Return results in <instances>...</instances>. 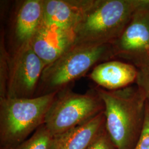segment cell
Segmentation results:
<instances>
[{"mask_svg": "<svg viewBox=\"0 0 149 149\" xmlns=\"http://www.w3.org/2000/svg\"><path fill=\"white\" fill-rule=\"evenodd\" d=\"M44 22V1L25 0L17 7L12 26L14 53L30 45Z\"/></svg>", "mask_w": 149, "mask_h": 149, "instance_id": "9c48e42d", "label": "cell"}, {"mask_svg": "<svg viewBox=\"0 0 149 149\" xmlns=\"http://www.w3.org/2000/svg\"><path fill=\"white\" fill-rule=\"evenodd\" d=\"M43 1L44 22L74 30L94 1V0Z\"/></svg>", "mask_w": 149, "mask_h": 149, "instance_id": "8fae6325", "label": "cell"}, {"mask_svg": "<svg viewBox=\"0 0 149 149\" xmlns=\"http://www.w3.org/2000/svg\"><path fill=\"white\" fill-rule=\"evenodd\" d=\"M104 109L103 101L95 88L83 94L67 88L57 93L44 124L55 136L86 122Z\"/></svg>", "mask_w": 149, "mask_h": 149, "instance_id": "5b68a950", "label": "cell"}, {"mask_svg": "<svg viewBox=\"0 0 149 149\" xmlns=\"http://www.w3.org/2000/svg\"><path fill=\"white\" fill-rule=\"evenodd\" d=\"M138 73L135 84L143 92L149 102V64L138 69Z\"/></svg>", "mask_w": 149, "mask_h": 149, "instance_id": "2e32d148", "label": "cell"}, {"mask_svg": "<svg viewBox=\"0 0 149 149\" xmlns=\"http://www.w3.org/2000/svg\"><path fill=\"white\" fill-rule=\"evenodd\" d=\"M138 73V69L133 65L113 59L96 65L88 77L100 87L117 90L134 84Z\"/></svg>", "mask_w": 149, "mask_h": 149, "instance_id": "30bf717a", "label": "cell"}, {"mask_svg": "<svg viewBox=\"0 0 149 149\" xmlns=\"http://www.w3.org/2000/svg\"><path fill=\"white\" fill-rule=\"evenodd\" d=\"M133 149H149V102L147 100L143 127Z\"/></svg>", "mask_w": 149, "mask_h": 149, "instance_id": "9a60e30c", "label": "cell"}, {"mask_svg": "<svg viewBox=\"0 0 149 149\" xmlns=\"http://www.w3.org/2000/svg\"><path fill=\"white\" fill-rule=\"evenodd\" d=\"M53 138L44 124L29 138L11 149H52Z\"/></svg>", "mask_w": 149, "mask_h": 149, "instance_id": "4fadbf2b", "label": "cell"}, {"mask_svg": "<svg viewBox=\"0 0 149 149\" xmlns=\"http://www.w3.org/2000/svg\"><path fill=\"white\" fill-rule=\"evenodd\" d=\"M74 29L43 22L30 46L47 66L74 44Z\"/></svg>", "mask_w": 149, "mask_h": 149, "instance_id": "ba28073f", "label": "cell"}, {"mask_svg": "<svg viewBox=\"0 0 149 149\" xmlns=\"http://www.w3.org/2000/svg\"><path fill=\"white\" fill-rule=\"evenodd\" d=\"M111 44L115 59L137 69L149 64V0L136 11L120 36Z\"/></svg>", "mask_w": 149, "mask_h": 149, "instance_id": "8992f818", "label": "cell"}, {"mask_svg": "<svg viewBox=\"0 0 149 149\" xmlns=\"http://www.w3.org/2000/svg\"><path fill=\"white\" fill-rule=\"evenodd\" d=\"M56 94L31 98H0L1 149L15 148L43 125Z\"/></svg>", "mask_w": 149, "mask_h": 149, "instance_id": "277c9868", "label": "cell"}, {"mask_svg": "<svg viewBox=\"0 0 149 149\" xmlns=\"http://www.w3.org/2000/svg\"><path fill=\"white\" fill-rule=\"evenodd\" d=\"M103 101L107 132L116 149H133L141 133L146 98L135 84L117 90L97 86Z\"/></svg>", "mask_w": 149, "mask_h": 149, "instance_id": "6da1fadb", "label": "cell"}, {"mask_svg": "<svg viewBox=\"0 0 149 149\" xmlns=\"http://www.w3.org/2000/svg\"><path fill=\"white\" fill-rule=\"evenodd\" d=\"M115 59L111 44L73 45L45 66L35 97L58 93L96 65Z\"/></svg>", "mask_w": 149, "mask_h": 149, "instance_id": "3957f363", "label": "cell"}, {"mask_svg": "<svg viewBox=\"0 0 149 149\" xmlns=\"http://www.w3.org/2000/svg\"><path fill=\"white\" fill-rule=\"evenodd\" d=\"M148 0H94L74 27V45L111 44Z\"/></svg>", "mask_w": 149, "mask_h": 149, "instance_id": "7a4b0ae2", "label": "cell"}, {"mask_svg": "<svg viewBox=\"0 0 149 149\" xmlns=\"http://www.w3.org/2000/svg\"><path fill=\"white\" fill-rule=\"evenodd\" d=\"M11 54L6 47L5 32L1 29L0 38V98L6 97Z\"/></svg>", "mask_w": 149, "mask_h": 149, "instance_id": "5bb4252c", "label": "cell"}, {"mask_svg": "<svg viewBox=\"0 0 149 149\" xmlns=\"http://www.w3.org/2000/svg\"><path fill=\"white\" fill-rule=\"evenodd\" d=\"M104 111L64 133L54 136L52 149H87L105 128Z\"/></svg>", "mask_w": 149, "mask_h": 149, "instance_id": "7c38bea8", "label": "cell"}, {"mask_svg": "<svg viewBox=\"0 0 149 149\" xmlns=\"http://www.w3.org/2000/svg\"><path fill=\"white\" fill-rule=\"evenodd\" d=\"M45 66L30 45L11 54L6 97H35Z\"/></svg>", "mask_w": 149, "mask_h": 149, "instance_id": "52a82bcc", "label": "cell"}, {"mask_svg": "<svg viewBox=\"0 0 149 149\" xmlns=\"http://www.w3.org/2000/svg\"><path fill=\"white\" fill-rule=\"evenodd\" d=\"M87 149H116L107 132L106 127Z\"/></svg>", "mask_w": 149, "mask_h": 149, "instance_id": "e0dca14e", "label": "cell"}]
</instances>
